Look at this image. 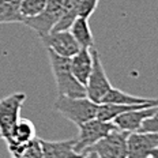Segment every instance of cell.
Listing matches in <instances>:
<instances>
[{"mask_svg": "<svg viewBox=\"0 0 158 158\" xmlns=\"http://www.w3.org/2000/svg\"><path fill=\"white\" fill-rule=\"evenodd\" d=\"M48 56L59 95L71 98L86 97V87L82 86L71 72L70 59L61 57L51 51H48Z\"/></svg>", "mask_w": 158, "mask_h": 158, "instance_id": "6da1fadb", "label": "cell"}, {"mask_svg": "<svg viewBox=\"0 0 158 158\" xmlns=\"http://www.w3.org/2000/svg\"><path fill=\"white\" fill-rule=\"evenodd\" d=\"M53 108L67 120H70L75 126L81 127L82 124L97 117L98 105L90 101L87 97L71 98L59 95L53 104Z\"/></svg>", "mask_w": 158, "mask_h": 158, "instance_id": "7a4b0ae2", "label": "cell"}, {"mask_svg": "<svg viewBox=\"0 0 158 158\" xmlns=\"http://www.w3.org/2000/svg\"><path fill=\"white\" fill-rule=\"evenodd\" d=\"M116 130L113 123L110 121H101L97 117L79 127V134L75 138V151L82 156L90 150L95 143H98L102 138H105L109 132Z\"/></svg>", "mask_w": 158, "mask_h": 158, "instance_id": "3957f363", "label": "cell"}, {"mask_svg": "<svg viewBox=\"0 0 158 158\" xmlns=\"http://www.w3.org/2000/svg\"><path fill=\"white\" fill-rule=\"evenodd\" d=\"M25 101V93H14L0 100V138L4 142L10 139L12 128L21 118L19 114Z\"/></svg>", "mask_w": 158, "mask_h": 158, "instance_id": "277c9868", "label": "cell"}, {"mask_svg": "<svg viewBox=\"0 0 158 158\" xmlns=\"http://www.w3.org/2000/svg\"><path fill=\"white\" fill-rule=\"evenodd\" d=\"M61 10H63V0H48L45 8L38 15L25 18L22 23L34 30L40 35V38L45 37L55 29L61 16Z\"/></svg>", "mask_w": 158, "mask_h": 158, "instance_id": "5b68a950", "label": "cell"}, {"mask_svg": "<svg viewBox=\"0 0 158 158\" xmlns=\"http://www.w3.org/2000/svg\"><path fill=\"white\" fill-rule=\"evenodd\" d=\"M91 56H93V68L91 74L86 83V97L94 104H101L105 94L110 90V82L105 74L104 65L101 63V57L97 49L91 48Z\"/></svg>", "mask_w": 158, "mask_h": 158, "instance_id": "8992f818", "label": "cell"}, {"mask_svg": "<svg viewBox=\"0 0 158 158\" xmlns=\"http://www.w3.org/2000/svg\"><path fill=\"white\" fill-rule=\"evenodd\" d=\"M130 132L113 130L91 147L100 158H127V136ZM89 151V150H87Z\"/></svg>", "mask_w": 158, "mask_h": 158, "instance_id": "52a82bcc", "label": "cell"}, {"mask_svg": "<svg viewBox=\"0 0 158 158\" xmlns=\"http://www.w3.org/2000/svg\"><path fill=\"white\" fill-rule=\"evenodd\" d=\"M41 41L48 51L53 52V53L61 56V57H67V59H71L81 49L78 42L72 37L70 30L51 31L45 37H41Z\"/></svg>", "mask_w": 158, "mask_h": 158, "instance_id": "ba28073f", "label": "cell"}, {"mask_svg": "<svg viewBox=\"0 0 158 158\" xmlns=\"http://www.w3.org/2000/svg\"><path fill=\"white\" fill-rule=\"evenodd\" d=\"M158 146V135L149 132H130L127 136V158H150Z\"/></svg>", "mask_w": 158, "mask_h": 158, "instance_id": "9c48e42d", "label": "cell"}, {"mask_svg": "<svg viewBox=\"0 0 158 158\" xmlns=\"http://www.w3.org/2000/svg\"><path fill=\"white\" fill-rule=\"evenodd\" d=\"M157 108L158 105L157 106H147V108H140V109L126 112V113L117 116L112 123L120 131H124V132H136L142 127L143 121L147 117H150L157 110Z\"/></svg>", "mask_w": 158, "mask_h": 158, "instance_id": "30bf717a", "label": "cell"}, {"mask_svg": "<svg viewBox=\"0 0 158 158\" xmlns=\"http://www.w3.org/2000/svg\"><path fill=\"white\" fill-rule=\"evenodd\" d=\"M70 67L75 79L82 86L86 87L87 79L91 74V68H93V56H91L90 49H79L78 53L70 59Z\"/></svg>", "mask_w": 158, "mask_h": 158, "instance_id": "8fae6325", "label": "cell"}, {"mask_svg": "<svg viewBox=\"0 0 158 158\" xmlns=\"http://www.w3.org/2000/svg\"><path fill=\"white\" fill-rule=\"evenodd\" d=\"M41 147L42 158H82L81 154L75 151V138L57 142L41 139Z\"/></svg>", "mask_w": 158, "mask_h": 158, "instance_id": "7c38bea8", "label": "cell"}, {"mask_svg": "<svg viewBox=\"0 0 158 158\" xmlns=\"http://www.w3.org/2000/svg\"><path fill=\"white\" fill-rule=\"evenodd\" d=\"M35 138H37V132H35L34 124L27 118H19L12 128L10 139L6 143H7V147L21 146V144L31 142Z\"/></svg>", "mask_w": 158, "mask_h": 158, "instance_id": "4fadbf2b", "label": "cell"}, {"mask_svg": "<svg viewBox=\"0 0 158 158\" xmlns=\"http://www.w3.org/2000/svg\"><path fill=\"white\" fill-rule=\"evenodd\" d=\"M158 98H143V97H136V95H131L128 93L118 90V89L110 87V90L105 94L101 104H121V105H143V104H150L157 101Z\"/></svg>", "mask_w": 158, "mask_h": 158, "instance_id": "5bb4252c", "label": "cell"}, {"mask_svg": "<svg viewBox=\"0 0 158 158\" xmlns=\"http://www.w3.org/2000/svg\"><path fill=\"white\" fill-rule=\"evenodd\" d=\"M70 33L78 45L85 49H91L94 47V38L90 30V25H89V19L85 18H77L74 23L70 27Z\"/></svg>", "mask_w": 158, "mask_h": 158, "instance_id": "9a60e30c", "label": "cell"}, {"mask_svg": "<svg viewBox=\"0 0 158 158\" xmlns=\"http://www.w3.org/2000/svg\"><path fill=\"white\" fill-rule=\"evenodd\" d=\"M19 6L21 0H0V23H22Z\"/></svg>", "mask_w": 158, "mask_h": 158, "instance_id": "2e32d148", "label": "cell"}, {"mask_svg": "<svg viewBox=\"0 0 158 158\" xmlns=\"http://www.w3.org/2000/svg\"><path fill=\"white\" fill-rule=\"evenodd\" d=\"M10 154H11V157H19V158H42L41 139L35 138L31 142L18 146Z\"/></svg>", "mask_w": 158, "mask_h": 158, "instance_id": "e0dca14e", "label": "cell"}, {"mask_svg": "<svg viewBox=\"0 0 158 158\" xmlns=\"http://www.w3.org/2000/svg\"><path fill=\"white\" fill-rule=\"evenodd\" d=\"M48 0H21L19 11H21L22 18H31V16L38 15L42 10L45 8Z\"/></svg>", "mask_w": 158, "mask_h": 158, "instance_id": "ac0fdd59", "label": "cell"}, {"mask_svg": "<svg viewBox=\"0 0 158 158\" xmlns=\"http://www.w3.org/2000/svg\"><path fill=\"white\" fill-rule=\"evenodd\" d=\"M100 0H79L78 2V18L89 19L97 8Z\"/></svg>", "mask_w": 158, "mask_h": 158, "instance_id": "d6986e66", "label": "cell"}, {"mask_svg": "<svg viewBox=\"0 0 158 158\" xmlns=\"http://www.w3.org/2000/svg\"><path fill=\"white\" fill-rule=\"evenodd\" d=\"M136 132H149V134L158 135V108L150 117H147L146 120L143 121L142 127H140L139 131H136Z\"/></svg>", "mask_w": 158, "mask_h": 158, "instance_id": "ffe728a7", "label": "cell"}, {"mask_svg": "<svg viewBox=\"0 0 158 158\" xmlns=\"http://www.w3.org/2000/svg\"><path fill=\"white\" fill-rule=\"evenodd\" d=\"M82 158H100V156H98L97 153H94V151L89 150V151H86V153L82 154Z\"/></svg>", "mask_w": 158, "mask_h": 158, "instance_id": "44dd1931", "label": "cell"}, {"mask_svg": "<svg viewBox=\"0 0 158 158\" xmlns=\"http://www.w3.org/2000/svg\"><path fill=\"white\" fill-rule=\"evenodd\" d=\"M150 158H158V146L154 149L153 151H151V154H150Z\"/></svg>", "mask_w": 158, "mask_h": 158, "instance_id": "7402d4cb", "label": "cell"}, {"mask_svg": "<svg viewBox=\"0 0 158 158\" xmlns=\"http://www.w3.org/2000/svg\"><path fill=\"white\" fill-rule=\"evenodd\" d=\"M11 158H19V157H11Z\"/></svg>", "mask_w": 158, "mask_h": 158, "instance_id": "603a6c76", "label": "cell"}]
</instances>
